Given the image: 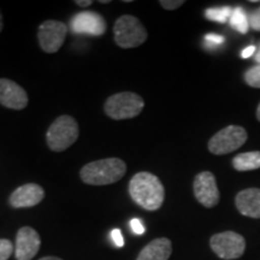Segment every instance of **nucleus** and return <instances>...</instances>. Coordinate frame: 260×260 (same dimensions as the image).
I'll return each instance as SVG.
<instances>
[{
  "label": "nucleus",
  "instance_id": "nucleus-21",
  "mask_svg": "<svg viewBox=\"0 0 260 260\" xmlns=\"http://www.w3.org/2000/svg\"><path fill=\"white\" fill-rule=\"evenodd\" d=\"M204 42L209 48H214L218 47L224 42V38L222 35L214 34V32H210V34H206L204 38Z\"/></svg>",
  "mask_w": 260,
  "mask_h": 260
},
{
  "label": "nucleus",
  "instance_id": "nucleus-29",
  "mask_svg": "<svg viewBox=\"0 0 260 260\" xmlns=\"http://www.w3.org/2000/svg\"><path fill=\"white\" fill-rule=\"evenodd\" d=\"M39 260H61L60 258H57V256H44V258Z\"/></svg>",
  "mask_w": 260,
  "mask_h": 260
},
{
  "label": "nucleus",
  "instance_id": "nucleus-27",
  "mask_svg": "<svg viewBox=\"0 0 260 260\" xmlns=\"http://www.w3.org/2000/svg\"><path fill=\"white\" fill-rule=\"evenodd\" d=\"M75 4L79 5V6H83V8H87V6H90L93 4L92 0H76Z\"/></svg>",
  "mask_w": 260,
  "mask_h": 260
},
{
  "label": "nucleus",
  "instance_id": "nucleus-31",
  "mask_svg": "<svg viewBox=\"0 0 260 260\" xmlns=\"http://www.w3.org/2000/svg\"><path fill=\"white\" fill-rule=\"evenodd\" d=\"M256 118H258V121L260 122V104H259L258 109H256Z\"/></svg>",
  "mask_w": 260,
  "mask_h": 260
},
{
  "label": "nucleus",
  "instance_id": "nucleus-1",
  "mask_svg": "<svg viewBox=\"0 0 260 260\" xmlns=\"http://www.w3.org/2000/svg\"><path fill=\"white\" fill-rule=\"evenodd\" d=\"M129 195L135 204L147 211L160 209L165 198V189L160 180L151 174L142 171L133 176L129 182Z\"/></svg>",
  "mask_w": 260,
  "mask_h": 260
},
{
  "label": "nucleus",
  "instance_id": "nucleus-22",
  "mask_svg": "<svg viewBox=\"0 0 260 260\" xmlns=\"http://www.w3.org/2000/svg\"><path fill=\"white\" fill-rule=\"evenodd\" d=\"M249 27L256 31H260V9L253 10L248 15Z\"/></svg>",
  "mask_w": 260,
  "mask_h": 260
},
{
  "label": "nucleus",
  "instance_id": "nucleus-7",
  "mask_svg": "<svg viewBox=\"0 0 260 260\" xmlns=\"http://www.w3.org/2000/svg\"><path fill=\"white\" fill-rule=\"evenodd\" d=\"M210 246L219 258L233 260L242 256L246 249V241L242 235L234 232H224L211 237Z\"/></svg>",
  "mask_w": 260,
  "mask_h": 260
},
{
  "label": "nucleus",
  "instance_id": "nucleus-32",
  "mask_svg": "<svg viewBox=\"0 0 260 260\" xmlns=\"http://www.w3.org/2000/svg\"><path fill=\"white\" fill-rule=\"evenodd\" d=\"M100 3H102V4H109L110 0H100Z\"/></svg>",
  "mask_w": 260,
  "mask_h": 260
},
{
  "label": "nucleus",
  "instance_id": "nucleus-19",
  "mask_svg": "<svg viewBox=\"0 0 260 260\" xmlns=\"http://www.w3.org/2000/svg\"><path fill=\"white\" fill-rule=\"evenodd\" d=\"M245 82L253 88H260V64H256L246 71Z\"/></svg>",
  "mask_w": 260,
  "mask_h": 260
},
{
  "label": "nucleus",
  "instance_id": "nucleus-23",
  "mask_svg": "<svg viewBox=\"0 0 260 260\" xmlns=\"http://www.w3.org/2000/svg\"><path fill=\"white\" fill-rule=\"evenodd\" d=\"M159 4L161 5V8H164L165 10H176L178 8H181L182 5L184 4L183 0H161L159 2Z\"/></svg>",
  "mask_w": 260,
  "mask_h": 260
},
{
  "label": "nucleus",
  "instance_id": "nucleus-26",
  "mask_svg": "<svg viewBox=\"0 0 260 260\" xmlns=\"http://www.w3.org/2000/svg\"><path fill=\"white\" fill-rule=\"evenodd\" d=\"M255 51H256V47H255V46H248V47H246L245 50H243V51L241 52V57L243 58V59H247V58L254 56Z\"/></svg>",
  "mask_w": 260,
  "mask_h": 260
},
{
  "label": "nucleus",
  "instance_id": "nucleus-17",
  "mask_svg": "<svg viewBox=\"0 0 260 260\" xmlns=\"http://www.w3.org/2000/svg\"><path fill=\"white\" fill-rule=\"evenodd\" d=\"M229 23L240 34H247V31L249 29L248 15L246 14L245 10L242 8L236 6L235 9H233V14L230 16Z\"/></svg>",
  "mask_w": 260,
  "mask_h": 260
},
{
  "label": "nucleus",
  "instance_id": "nucleus-10",
  "mask_svg": "<svg viewBox=\"0 0 260 260\" xmlns=\"http://www.w3.org/2000/svg\"><path fill=\"white\" fill-rule=\"evenodd\" d=\"M70 29L75 34L100 37V35L105 34L106 31V21L98 12H80L71 18Z\"/></svg>",
  "mask_w": 260,
  "mask_h": 260
},
{
  "label": "nucleus",
  "instance_id": "nucleus-3",
  "mask_svg": "<svg viewBox=\"0 0 260 260\" xmlns=\"http://www.w3.org/2000/svg\"><path fill=\"white\" fill-rule=\"evenodd\" d=\"M80 128L76 119L64 115L54 119L46 134L47 146L53 152H63L79 139Z\"/></svg>",
  "mask_w": 260,
  "mask_h": 260
},
{
  "label": "nucleus",
  "instance_id": "nucleus-15",
  "mask_svg": "<svg viewBox=\"0 0 260 260\" xmlns=\"http://www.w3.org/2000/svg\"><path fill=\"white\" fill-rule=\"evenodd\" d=\"M172 253V243L167 237H160L149 242L140 252L136 260H169Z\"/></svg>",
  "mask_w": 260,
  "mask_h": 260
},
{
  "label": "nucleus",
  "instance_id": "nucleus-2",
  "mask_svg": "<svg viewBox=\"0 0 260 260\" xmlns=\"http://www.w3.org/2000/svg\"><path fill=\"white\" fill-rule=\"evenodd\" d=\"M126 164L119 158H106L88 162L81 169L80 176L84 183L92 186H106L124 177Z\"/></svg>",
  "mask_w": 260,
  "mask_h": 260
},
{
  "label": "nucleus",
  "instance_id": "nucleus-12",
  "mask_svg": "<svg viewBox=\"0 0 260 260\" xmlns=\"http://www.w3.org/2000/svg\"><path fill=\"white\" fill-rule=\"evenodd\" d=\"M28 94L18 83L0 79V104L11 110H23L28 106Z\"/></svg>",
  "mask_w": 260,
  "mask_h": 260
},
{
  "label": "nucleus",
  "instance_id": "nucleus-6",
  "mask_svg": "<svg viewBox=\"0 0 260 260\" xmlns=\"http://www.w3.org/2000/svg\"><path fill=\"white\" fill-rule=\"evenodd\" d=\"M245 128L237 125H229L219 130L209 141V151L216 155L232 153L239 149L247 141Z\"/></svg>",
  "mask_w": 260,
  "mask_h": 260
},
{
  "label": "nucleus",
  "instance_id": "nucleus-20",
  "mask_svg": "<svg viewBox=\"0 0 260 260\" xmlns=\"http://www.w3.org/2000/svg\"><path fill=\"white\" fill-rule=\"evenodd\" d=\"M15 251L14 243L10 240L0 239V260H8Z\"/></svg>",
  "mask_w": 260,
  "mask_h": 260
},
{
  "label": "nucleus",
  "instance_id": "nucleus-9",
  "mask_svg": "<svg viewBox=\"0 0 260 260\" xmlns=\"http://www.w3.org/2000/svg\"><path fill=\"white\" fill-rule=\"evenodd\" d=\"M193 190L197 200L203 206L212 209L216 205H218L220 195L218 187H217L216 177L212 172L203 171L197 175L194 180Z\"/></svg>",
  "mask_w": 260,
  "mask_h": 260
},
{
  "label": "nucleus",
  "instance_id": "nucleus-5",
  "mask_svg": "<svg viewBox=\"0 0 260 260\" xmlns=\"http://www.w3.org/2000/svg\"><path fill=\"white\" fill-rule=\"evenodd\" d=\"M115 41L122 48H135L147 40V30L139 18L132 15L121 16L113 25Z\"/></svg>",
  "mask_w": 260,
  "mask_h": 260
},
{
  "label": "nucleus",
  "instance_id": "nucleus-18",
  "mask_svg": "<svg viewBox=\"0 0 260 260\" xmlns=\"http://www.w3.org/2000/svg\"><path fill=\"white\" fill-rule=\"evenodd\" d=\"M233 14V9L230 6H219V8H210L205 11V17L210 21L226 23L229 22L230 16Z\"/></svg>",
  "mask_w": 260,
  "mask_h": 260
},
{
  "label": "nucleus",
  "instance_id": "nucleus-8",
  "mask_svg": "<svg viewBox=\"0 0 260 260\" xmlns=\"http://www.w3.org/2000/svg\"><path fill=\"white\" fill-rule=\"evenodd\" d=\"M68 34V25L60 21H45L38 30L39 44L46 53H56L63 46Z\"/></svg>",
  "mask_w": 260,
  "mask_h": 260
},
{
  "label": "nucleus",
  "instance_id": "nucleus-14",
  "mask_svg": "<svg viewBox=\"0 0 260 260\" xmlns=\"http://www.w3.org/2000/svg\"><path fill=\"white\" fill-rule=\"evenodd\" d=\"M236 209L249 218H260V189L247 188L240 191L235 199Z\"/></svg>",
  "mask_w": 260,
  "mask_h": 260
},
{
  "label": "nucleus",
  "instance_id": "nucleus-24",
  "mask_svg": "<svg viewBox=\"0 0 260 260\" xmlns=\"http://www.w3.org/2000/svg\"><path fill=\"white\" fill-rule=\"evenodd\" d=\"M130 228H132L133 233L135 234V235H142V234L145 233V226L142 222L138 218H134L130 220Z\"/></svg>",
  "mask_w": 260,
  "mask_h": 260
},
{
  "label": "nucleus",
  "instance_id": "nucleus-4",
  "mask_svg": "<svg viewBox=\"0 0 260 260\" xmlns=\"http://www.w3.org/2000/svg\"><path fill=\"white\" fill-rule=\"evenodd\" d=\"M145 107V102L139 94L122 92L113 94L106 100L105 113L115 121L130 119L139 116Z\"/></svg>",
  "mask_w": 260,
  "mask_h": 260
},
{
  "label": "nucleus",
  "instance_id": "nucleus-30",
  "mask_svg": "<svg viewBox=\"0 0 260 260\" xmlns=\"http://www.w3.org/2000/svg\"><path fill=\"white\" fill-rule=\"evenodd\" d=\"M3 25H4V22H3L2 12H0V32H2V30H3Z\"/></svg>",
  "mask_w": 260,
  "mask_h": 260
},
{
  "label": "nucleus",
  "instance_id": "nucleus-11",
  "mask_svg": "<svg viewBox=\"0 0 260 260\" xmlns=\"http://www.w3.org/2000/svg\"><path fill=\"white\" fill-rule=\"evenodd\" d=\"M41 246L39 233L30 226H23L16 236L15 255L17 260H31L38 254Z\"/></svg>",
  "mask_w": 260,
  "mask_h": 260
},
{
  "label": "nucleus",
  "instance_id": "nucleus-16",
  "mask_svg": "<svg viewBox=\"0 0 260 260\" xmlns=\"http://www.w3.org/2000/svg\"><path fill=\"white\" fill-rule=\"evenodd\" d=\"M233 167L237 171H251L260 168V152H246L233 159Z\"/></svg>",
  "mask_w": 260,
  "mask_h": 260
},
{
  "label": "nucleus",
  "instance_id": "nucleus-25",
  "mask_svg": "<svg viewBox=\"0 0 260 260\" xmlns=\"http://www.w3.org/2000/svg\"><path fill=\"white\" fill-rule=\"evenodd\" d=\"M111 239L116 247H123L124 246V239H123L122 232L119 229H113L111 232Z\"/></svg>",
  "mask_w": 260,
  "mask_h": 260
},
{
  "label": "nucleus",
  "instance_id": "nucleus-13",
  "mask_svg": "<svg viewBox=\"0 0 260 260\" xmlns=\"http://www.w3.org/2000/svg\"><path fill=\"white\" fill-rule=\"evenodd\" d=\"M44 198V188L35 183H27L12 191L9 203L15 209H25L40 204Z\"/></svg>",
  "mask_w": 260,
  "mask_h": 260
},
{
  "label": "nucleus",
  "instance_id": "nucleus-28",
  "mask_svg": "<svg viewBox=\"0 0 260 260\" xmlns=\"http://www.w3.org/2000/svg\"><path fill=\"white\" fill-rule=\"evenodd\" d=\"M254 61H255V63L260 64V42H259L258 47H256V51H255V54H254Z\"/></svg>",
  "mask_w": 260,
  "mask_h": 260
}]
</instances>
